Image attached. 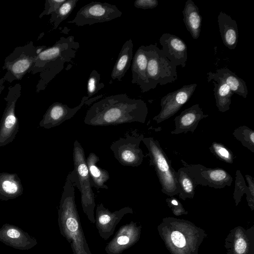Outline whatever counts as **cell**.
<instances>
[{"mask_svg":"<svg viewBox=\"0 0 254 254\" xmlns=\"http://www.w3.org/2000/svg\"><path fill=\"white\" fill-rule=\"evenodd\" d=\"M162 51L167 58L175 66L185 67L188 59L187 46L176 35L164 33L159 39Z\"/></svg>","mask_w":254,"mask_h":254,"instance_id":"cell-18","label":"cell"},{"mask_svg":"<svg viewBox=\"0 0 254 254\" xmlns=\"http://www.w3.org/2000/svg\"><path fill=\"white\" fill-rule=\"evenodd\" d=\"M122 15V12L115 5L92 1L81 7L74 18L67 23H74L78 26L91 25L111 21Z\"/></svg>","mask_w":254,"mask_h":254,"instance_id":"cell-9","label":"cell"},{"mask_svg":"<svg viewBox=\"0 0 254 254\" xmlns=\"http://www.w3.org/2000/svg\"><path fill=\"white\" fill-rule=\"evenodd\" d=\"M245 193L247 195V199L249 205L253 209L254 203L251 201L249 190L248 186L246 185L244 178L239 170L236 172L235 190L233 197L235 200L236 205H237L241 201V198Z\"/></svg>","mask_w":254,"mask_h":254,"instance_id":"cell-31","label":"cell"},{"mask_svg":"<svg viewBox=\"0 0 254 254\" xmlns=\"http://www.w3.org/2000/svg\"><path fill=\"white\" fill-rule=\"evenodd\" d=\"M79 0H66L55 12L51 15L49 22L56 29L61 23L70 14Z\"/></svg>","mask_w":254,"mask_h":254,"instance_id":"cell-29","label":"cell"},{"mask_svg":"<svg viewBox=\"0 0 254 254\" xmlns=\"http://www.w3.org/2000/svg\"><path fill=\"white\" fill-rule=\"evenodd\" d=\"M147 57V77L148 89L172 83L178 78L176 66L165 56L156 45L145 46Z\"/></svg>","mask_w":254,"mask_h":254,"instance_id":"cell-6","label":"cell"},{"mask_svg":"<svg viewBox=\"0 0 254 254\" xmlns=\"http://www.w3.org/2000/svg\"><path fill=\"white\" fill-rule=\"evenodd\" d=\"M147 66V57L145 46H141L132 58L131 83L137 84L142 93L149 91L146 74Z\"/></svg>","mask_w":254,"mask_h":254,"instance_id":"cell-21","label":"cell"},{"mask_svg":"<svg viewBox=\"0 0 254 254\" xmlns=\"http://www.w3.org/2000/svg\"><path fill=\"white\" fill-rule=\"evenodd\" d=\"M217 21L224 45L230 50L235 49L239 39L238 25L236 21L222 11L219 12Z\"/></svg>","mask_w":254,"mask_h":254,"instance_id":"cell-22","label":"cell"},{"mask_svg":"<svg viewBox=\"0 0 254 254\" xmlns=\"http://www.w3.org/2000/svg\"><path fill=\"white\" fill-rule=\"evenodd\" d=\"M133 47L131 39L123 45L112 71L111 76L113 80L121 81L129 69L133 58Z\"/></svg>","mask_w":254,"mask_h":254,"instance_id":"cell-24","label":"cell"},{"mask_svg":"<svg viewBox=\"0 0 254 254\" xmlns=\"http://www.w3.org/2000/svg\"><path fill=\"white\" fill-rule=\"evenodd\" d=\"M102 97L103 95L92 98H89L87 96H83L79 104L72 108L62 103L55 102L47 109L39 123V126L46 129L59 126L73 117L84 105H90Z\"/></svg>","mask_w":254,"mask_h":254,"instance_id":"cell-12","label":"cell"},{"mask_svg":"<svg viewBox=\"0 0 254 254\" xmlns=\"http://www.w3.org/2000/svg\"><path fill=\"white\" fill-rule=\"evenodd\" d=\"M208 116V115L204 114L198 104L193 105L175 117V129L171 133L172 134L187 133L189 131L193 133L199 122Z\"/></svg>","mask_w":254,"mask_h":254,"instance_id":"cell-19","label":"cell"},{"mask_svg":"<svg viewBox=\"0 0 254 254\" xmlns=\"http://www.w3.org/2000/svg\"><path fill=\"white\" fill-rule=\"evenodd\" d=\"M213 83L216 105L219 112H225L230 109L231 97L234 93L224 82L217 80L213 81Z\"/></svg>","mask_w":254,"mask_h":254,"instance_id":"cell-28","label":"cell"},{"mask_svg":"<svg viewBox=\"0 0 254 254\" xmlns=\"http://www.w3.org/2000/svg\"><path fill=\"white\" fill-rule=\"evenodd\" d=\"M99 161V157L94 153L91 152L86 159L92 187L97 189L108 190V187L105 185L110 179L109 172L105 169L99 167L97 163Z\"/></svg>","mask_w":254,"mask_h":254,"instance_id":"cell-26","label":"cell"},{"mask_svg":"<svg viewBox=\"0 0 254 254\" xmlns=\"http://www.w3.org/2000/svg\"><path fill=\"white\" fill-rule=\"evenodd\" d=\"M144 135L136 130L127 132L124 137H120L112 142L110 149L115 158L122 165L137 167L143 161L144 155L139 147Z\"/></svg>","mask_w":254,"mask_h":254,"instance_id":"cell-8","label":"cell"},{"mask_svg":"<svg viewBox=\"0 0 254 254\" xmlns=\"http://www.w3.org/2000/svg\"><path fill=\"white\" fill-rule=\"evenodd\" d=\"M142 141L148 150L149 164L154 167L161 186V191L169 196L178 194L177 172L171 161L160 146L159 141L152 137H144Z\"/></svg>","mask_w":254,"mask_h":254,"instance_id":"cell-5","label":"cell"},{"mask_svg":"<svg viewBox=\"0 0 254 254\" xmlns=\"http://www.w3.org/2000/svg\"><path fill=\"white\" fill-rule=\"evenodd\" d=\"M66 0H47L45 3V8L40 14L39 18L45 15L51 14L55 12Z\"/></svg>","mask_w":254,"mask_h":254,"instance_id":"cell-35","label":"cell"},{"mask_svg":"<svg viewBox=\"0 0 254 254\" xmlns=\"http://www.w3.org/2000/svg\"><path fill=\"white\" fill-rule=\"evenodd\" d=\"M148 114L146 103L132 99L126 94L107 96L93 105L87 110L84 122L93 126L118 125L138 122L144 124Z\"/></svg>","mask_w":254,"mask_h":254,"instance_id":"cell-1","label":"cell"},{"mask_svg":"<svg viewBox=\"0 0 254 254\" xmlns=\"http://www.w3.org/2000/svg\"><path fill=\"white\" fill-rule=\"evenodd\" d=\"M233 135L244 146L254 153V131L252 129L241 126L235 129Z\"/></svg>","mask_w":254,"mask_h":254,"instance_id":"cell-32","label":"cell"},{"mask_svg":"<svg viewBox=\"0 0 254 254\" xmlns=\"http://www.w3.org/2000/svg\"><path fill=\"white\" fill-rule=\"evenodd\" d=\"M44 47H35L33 41L24 46L15 48L4 62L3 69L6 72L2 77L5 81L11 83L16 80H21L29 72L39 50L45 49Z\"/></svg>","mask_w":254,"mask_h":254,"instance_id":"cell-7","label":"cell"},{"mask_svg":"<svg viewBox=\"0 0 254 254\" xmlns=\"http://www.w3.org/2000/svg\"><path fill=\"white\" fill-rule=\"evenodd\" d=\"M0 242L19 250H28L37 244L36 239L19 227L8 223L0 228Z\"/></svg>","mask_w":254,"mask_h":254,"instance_id":"cell-17","label":"cell"},{"mask_svg":"<svg viewBox=\"0 0 254 254\" xmlns=\"http://www.w3.org/2000/svg\"><path fill=\"white\" fill-rule=\"evenodd\" d=\"M209 150L214 155L222 161L229 164L233 163L234 155L233 152L224 144L213 142Z\"/></svg>","mask_w":254,"mask_h":254,"instance_id":"cell-33","label":"cell"},{"mask_svg":"<svg viewBox=\"0 0 254 254\" xmlns=\"http://www.w3.org/2000/svg\"><path fill=\"white\" fill-rule=\"evenodd\" d=\"M184 167L196 185L220 189L230 186L232 176L222 168H209L201 164H188L181 160Z\"/></svg>","mask_w":254,"mask_h":254,"instance_id":"cell-11","label":"cell"},{"mask_svg":"<svg viewBox=\"0 0 254 254\" xmlns=\"http://www.w3.org/2000/svg\"><path fill=\"white\" fill-rule=\"evenodd\" d=\"M141 229V225L133 221L122 226L107 244L105 249L106 253L107 254H122L138 241Z\"/></svg>","mask_w":254,"mask_h":254,"instance_id":"cell-15","label":"cell"},{"mask_svg":"<svg viewBox=\"0 0 254 254\" xmlns=\"http://www.w3.org/2000/svg\"><path fill=\"white\" fill-rule=\"evenodd\" d=\"M207 81L219 80L225 82L234 93L243 98H247L248 90L246 83L235 73L227 67H223L216 70L215 72L207 73Z\"/></svg>","mask_w":254,"mask_h":254,"instance_id":"cell-20","label":"cell"},{"mask_svg":"<svg viewBox=\"0 0 254 254\" xmlns=\"http://www.w3.org/2000/svg\"><path fill=\"white\" fill-rule=\"evenodd\" d=\"M175 223H170L171 227H167V234H163L166 239L167 246H170V250H172L174 254H189L190 249L194 252L195 247L191 245L194 244L192 239L194 236H190L189 234L190 231L184 230L185 225L184 223H179V220L174 219ZM195 239V238H194Z\"/></svg>","mask_w":254,"mask_h":254,"instance_id":"cell-16","label":"cell"},{"mask_svg":"<svg viewBox=\"0 0 254 254\" xmlns=\"http://www.w3.org/2000/svg\"><path fill=\"white\" fill-rule=\"evenodd\" d=\"M100 74L97 70H93L89 75L87 84V94L89 98L104 87L105 85L100 82Z\"/></svg>","mask_w":254,"mask_h":254,"instance_id":"cell-34","label":"cell"},{"mask_svg":"<svg viewBox=\"0 0 254 254\" xmlns=\"http://www.w3.org/2000/svg\"><path fill=\"white\" fill-rule=\"evenodd\" d=\"M236 231L234 239L231 240L230 254H250V242L244 231Z\"/></svg>","mask_w":254,"mask_h":254,"instance_id":"cell-30","label":"cell"},{"mask_svg":"<svg viewBox=\"0 0 254 254\" xmlns=\"http://www.w3.org/2000/svg\"><path fill=\"white\" fill-rule=\"evenodd\" d=\"M79 48V43L75 41L73 36L61 37L53 46L45 48L38 54L29 71L32 74L40 73L37 93L45 90L66 64L70 65Z\"/></svg>","mask_w":254,"mask_h":254,"instance_id":"cell-2","label":"cell"},{"mask_svg":"<svg viewBox=\"0 0 254 254\" xmlns=\"http://www.w3.org/2000/svg\"><path fill=\"white\" fill-rule=\"evenodd\" d=\"M61 234L71 247L72 254H92L84 235L75 201V186L66 177L58 211Z\"/></svg>","mask_w":254,"mask_h":254,"instance_id":"cell-3","label":"cell"},{"mask_svg":"<svg viewBox=\"0 0 254 254\" xmlns=\"http://www.w3.org/2000/svg\"><path fill=\"white\" fill-rule=\"evenodd\" d=\"M196 86V83L185 85L163 96L161 99V111L153 120L158 124L174 115L190 99Z\"/></svg>","mask_w":254,"mask_h":254,"instance_id":"cell-13","label":"cell"},{"mask_svg":"<svg viewBox=\"0 0 254 254\" xmlns=\"http://www.w3.org/2000/svg\"><path fill=\"white\" fill-rule=\"evenodd\" d=\"M21 86L16 83L8 87L6 102L0 123V147L11 142L16 137L19 129V123L15 115L16 103L21 95Z\"/></svg>","mask_w":254,"mask_h":254,"instance_id":"cell-10","label":"cell"},{"mask_svg":"<svg viewBox=\"0 0 254 254\" xmlns=\"http://www.w3.org/2000/svg\"><path fill=\"white\" fill-rule=\"evenodd\" d=\"M247 182L248 184V189L250 192V196L251 201L254 203V181L253 177L249 175L245 176Z\"/></svg>","mask_w":254,"mask_h":254,"instance_id":"cell-37","label":"cell"},{"mask_svg":"<svg viewBox=\"0 0 254 254\" xmlns=\"http://www.w3.org/2000/svg\"><path fill=\"white\" fill-rule=\"evenodd\" d=\"M23 192L21 180L15 173H0V200L16 198Z\"/></svg>","mask_w":254,"mask_h":254,"instance_id":"cell-23","label":"cell"},{"mask_svg":"<svg viewBox=\"0 0 254 254\" xmlns=\"http://www.w3.org/2000/svg\"><path fill=\"white\" fill-rule=\"evenodd\" d=\"M4 82H5V81L2 77L0 78V94L2 92L3 89L4 88Z\"/></svg>","mask_w":254,"mask_h":254,"instance_id":"cell-38","label":"cell"},{"mask_svg":"<svg viewBox=\"0 0 254 254\" xmlns=\"http://www.w3.org/2000/svg\"><path fill=\"white\" fill-rule=\"evenodd\" d=\"M73 160L74 169L68 173L67 177L81 193V205L84 213L90 222L95 223V195L91 188L85 152L77 140L73 144Z\"/></svg>","mask_w":254,"mask_h":254,"instance_id":"cell-4","label":"cell"},{"mask_svg":"<svg viewBox=\"0 0 254 254\" xmlns=\"http://www.w3.org/2000/svg\"><path fill=\"white\" fill-rule=\"evenodd\" d=\"M133 209L128 206L111 212L103 203L97 205L95 217L96 228L100 236L105 240L113 235L116 227L127 214H132Z\"/></svg>","mask_w":254,"mask_h":254,"instance_id":"cell-14","label":"cell"},{"mask_svg":"<svg viewBox=\"0 0 254 254\" xmlns=\"http://www.w3.org/2000/svg\"><path fill=\"white\" fill-rule=\"evenodd\" d=\"M176 178L179 197L183 200L193 198L196 185L184 167L180 168L177 172Z\"/></svg>","mask_w":254,"mask_h":254,"instance_id":"cell-27","label":"cell"},{"mask_svg":"<svg viewBox=\"0 0 254 254\" xmlns=\"http://www.w3.org/2000/svg\"><path fill=\"white\" fill-rule=\"evenodd\" d=\"M158 4L157 0H136L134 6L137 8L143 9H153Z\"/></svg>","mask_w":254,"mask_h":254,"instance_id":"cell-36","label":"cell"},{"mask_svg":"<svg viewBox=\"0 0 254 254\" xmlns=\"http://www.w3.org/2000/svg\"><path fill=\"white\" fill-rule=\"evenodd\" d=\"M183 21L188 31L194 39L199 37L202 23V17L198 7L192 0H188L182 11Z\"/></svg>","mask_w":254,"mask_h":254,"instance_id":"cell-25","label":"cell"}]
</instances>
